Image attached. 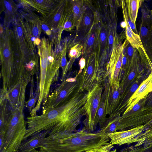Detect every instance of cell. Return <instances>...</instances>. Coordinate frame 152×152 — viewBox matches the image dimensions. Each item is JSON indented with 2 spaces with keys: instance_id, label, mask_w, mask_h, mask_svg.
I'll return each mask as SVG.
<instances>
[{
  "instance_id": "obj_39",
  "label": "cell",
  "mask_w": 152,
  "mask_h": 152,
  "mask_svg": "<svg viewBox=\"0 0 152 152\" xmlns=\"http://www.w3.org/2000/svg\"><path fill=\"white\" fill-rule=\"evenodd\" d=\"M148 32V29L145 27H142V28L141 30V34L142 36L146 35Z\"/></svg>"
},
{
  "instance_id": "obj_22",
  "label": "cell",
  "mask_w": 152,
  "mask_h": 152,
  "mask_svg": "<svg viewBox=\"0 0 152 152\" xmlns=\"http://www.w3.org/2000/svg\"><path fill=\"white\" fill-rule=\"evenodd\" d=\"M123 17L124 21L126 23V36L127 40L132 46L137 49H143V46L140 36L135 33L130 27L128 23L129 17L128 15L124 1H121Z\"/></svg>"
},
{
  "instance_id": "obj_27",
  "label": "cell",
  "mask_w": 152,
  "mask_h": 152,
  "mask_svg": "<svg viewBox=\"0 0 152 152\" xmlns=\"http://www.w3.org/2000/svg\"><path fill=\"white\" fill-rule=\"evenodd\" d=\"M106 115L104 99L102 96L95 120L94 127L95 129L98 124L99 125L101 129L104 126L107 118H106Z\"/></svg>"
},
{
  "instance_id": "obj_14",
  "label": "cell",
  "mask_w": 152,
  "mask_h": 152,
  "mask_svg": "<svg viewBox=\"0 0 152 152\" xmlns=\"http://www.w3.org/2000/svg\"><path fill=\"white\" fill-rule=\"evenodd\" d=\"M104 82V90L102 96L104 99L106 114L110 115L119 105L122 90L120 86L111 85L107 81Z\"/></svg>"
},
{
  "instance_id": "obj_26",
  "label": "cell",
  "mask_w": 152,
  "mask_h": 152,
  "mask_svg": "<svg viewBox=\"0 0 152 152\" xmlns=\"http://www.w3.org/2000/svg\"><path fill=\"white\" fill-rule=\"evenodd\" d=\"M120 112L116 111L109 115L104 126L102 129L107 134L118 130L120 117Z\"/></svg>"
},
{
  "instance_id": "obj_17",
  "label": "cell",
  "mask_w": 152,
  "mask_h": 152,
  "mask_svg": "<svg viewBox=\"0 0 152 152\" xmlns=\"http://www.w3.org/2000/svg\"><path fill=\"white\" fill-rule=\"evenodd\" d=\"M152 91V72L148 77L140 84L133 95L125 103L127 108L123 114L131 110L134 107L141 99Z\"/></svg>"
},
{
  "instance_id": "obj_10",
  "label": "cell",
  "mask_w": 152,
  "mask_h": 152,
  "mask_svg": "<svg viewBox=\"0 0 152 152\" xmlns=\"http://www.w3.org/2000/svg\"><path fill=\"white\" fill-rule=\"evenodd\" d=\"M119 38L114 46L108 62L106 66L104 81L110 85L120 86L121 77L123 45Z\"/></svg>"
},
{
  "instance_id": "obj_18",
  "label": "cell",
  "mask_w": 152,
  "mask_h": 152,
  "mask_svg": "<svg viewBox=\"0 0 152 152\" xmlns=\"http://www.w3.org/2000/svg\"><path fill=\"white\" fill-rule=\"evenodd\" d=\"M97 18L96 11L94 23L91 29L79 43L83 47L82 55L86 61L94 53L97 36Z\"/></svg>"
},
{
  "instance_id": "obj_33",
  "label": "cell",
  "mask_w": 152,
  "mask_h": 152,
  "mask_svg": "<svg viewBox=\"0 0 152 152\" xmlns=\"http://www.w3.org/2000/svg\"><path fill=\"white\" fill-rule=\"evenodd\" d=\"M113 147V145L110 142L106 145L88 150L85 152H110Z\"/></svg>"
},
{
  "instance_id": "obj_43",
  "label": "cell",
  "mask_w": 152,
  "mask_h": 152,
  "mask_svg": "<svg viewBox=\"0 0 152 152\" xmlns=\"http://www.w3.org/2000/svg\"><path fill=\"white\" fill-rule=\"evenodd\" d=\"M140 107V105L138 104H136L132 108V110L134 111H137V110L139 109Z\"/></svg>"
},
{
  "instance_id": "obj_24",
  "label": "cell",
  "mask_w": 152,
  "mask_h": 152,
  "mask_svg": "<svg viewBox=\"0 0 152 152\" xmlns=\"http://www.w3.org/2000/svg\"><path fill=\"white\" fill-rule=\"evenodd\" d=\"M87 0L68 1L67 7L73 19L76 26L85 10Z\"/></svg>"
},
{
  "instance_id": "obj_2",
  "label": "cell",
  "mask_w": 152,
  "mask_h": 152,
  "mask_svg": "<svg viewBox=\"0 0 152 152\" xmlns=\"http://www.w3.org/2000/svg\"><path fill=\"white\" fill-rule=\"evenodd\" d=\"M107 134L100 129L96 132L85 127L71 133H51L45 138L41 148L47 152H85L110 142Z\"/></svg>"
},
{
  "instance_id": "obj_13",
  "label": "cell",
  "mask_w": 152,
  "mask_h": 152,
  "mask_svg": "<svg viewBox=\"0 0 152 152\" xmlns=\"http://www.w3.org/2000/svg\"><path fill=\"white\" fill-rule=\"evenodd\" d=\"M96 8L91 1L87 0L85 11L76 27L75 39V44L80 42L91 29L94 23Z\"/></svg>"
},
{
  "instance_id": "obj_34",
  "label": "cell",
  "mask_w": 152,
  "mask_h": 152,
  "mask_svg": "<svg viewBox=\"0 0 152 152\" xmlns=\"http://www.w3.org/2000/svg\"><path fill=\"white\" fill-rule=\"evenodd\" d=\"M41 26L42 31H44L48 36L52 35L53 32L46 23L41 19Z\"/></svg>"
},
{
  "instance_id": "obj_38",
  "label": "cell",
  "mask_w": 152,
  "mask_h": 152,
  "mask_svg": "<svg viewBox=\"0 0 152 152\" xmlns=\"http://www.w3.org/2000/svg\"><path fill=\"white\" fill-rule=\"evenodd\" d=\"M133 51L134 50L132 47L129 46L128 48L127 52L129 56H132L133 54Z\"/></svg>"
},
{
  "instance_id": "obj_3",
  "label": "cell",
  "mask_w": 152,
  "mask_h": 152,
  "mask_svg": "<svg viewBox=\"0 0 152 152\" xmlns=\"http://www.w3.org/2000/svg\"><path fill=\"white\" fill-rule=\"evenodd\" d=\"M40 45L37 46L40 59V73L38 87L36 93L38 98L33 111L37 113L42 103L45 104L50 94L51 85L57 81L61 67V56L53 50V40L50 41L44 37Z\"/></svg>"
},
{
  "instance_id": "obj_21",
  "label": "cell",
  "mask_w": 152,
  "mask_h": 152,
  "mask_svg": "<svg viewBox=\"0 0 152 152\" xmlns=\"http://www.w3.org/2000/svg\"><path fill=\"white\" fill-rule=\"evenodd\" d=\"M31 9L24 7L23 11H20L19 15L29 23L33 36L36 39L40 38L42 31L40 18Z\"/></svg>"
},
{
  "instance_id": "obj_44",
  "label": "cell",
  "mask_w": 152,
  "mask_h": 152,
  "mask_svg": "<svg viewBox=\"0 0 152 152\" xmlns=\"http://www.w3.org/2000/svg\"><path fill=\"white\" fill-rule=\"evenodd\" d=\"M121 26L123 28H126V25L125 21L122 22L120 24Z\"/></svg>"
},
{
  "instance_id": "obj_41",
  "label": "cell",
  "mask_w": 152,
  "mask_h": 152,
  "mask_svg": "<svg viewBox=\"0 0 152 152\" xmlns=\"http://www.w3.org/2000/svg\"><path fill=\"white\" fill-rule=\"evenodd\" d=\"M135 74L134 72H131L130 73L128 76V79L129 80H131L134 77Z\"/></svg>"
},
{
  "instance_id": "obj_40",
  "label": "cell",
  "mask_w": 152,
  "mask_h": 152,
  "mask_svg": "<svg viewBox=\"0 0 152 152\" xmlns=\"http://www.w3.org/2000/svg\"><path fill=\"white\" fill-rule=\"evenodd\" d=\"M138 87L137 84H134L131 87V91L132 92L135 91L138 88Z\"/></svg>"
},
{
  "instance_id": "obj_8",
  "label": "cell",
  "mask_w": 152,
  "mask_h": 152,
  "mask_svg": "<svg viewBox=\"0 0 152 152\" xmlns=\"http://www.w3.org/2000/svg\"><path fill=\"white\" fill-rule=\"evenodd\" d=\"M80 87L78 75L65 79L49 95L42 107L43 113L60 106L68 100Z\"/></svg>"
},
{
  "instance_id": "obj_23",
  "label": "cell",
  "mask_w": 152,
  "mask_h": 152,
  "mask_svg": "<svg viewBox=\"0 0 152 152\" xmlns=\"http://www.w3.org/2000/svg\"><path fill=\"white\" fill-rule=\"evenodd\" d=\"M1 11L5 13L4 25L9 27L15 20L18 12V7L15 3L12 0H1Z\"/></svg>"
},
{
  "instance_id": "obj_7",
  "label": "cell",
  "mask_w": 152,
  "mask_h": 152,
  "mask_svg": "<svg viewBox=\"0 0 152 152\" xmlns=\"http://www.w3.org/2000/svg\"><path fill=\"white\" fill-rule=\"evenodd\" d=\"M12 23L11 34L15 61L25 64L32 60L38 62L37 55L32 52L24 38L19 13Z\"/></svg>"
},
{
  "instance_id": "obj_15",
  "label": "cell",
  "mask_w": 152,
  "mask_h": 152,
  "mask_svg": "<svg viewBox=\"0 0 152 152\" xmlns=\"http://www.w3.org/2000/svg\"><path fill=\"white\" fill-rule=\"evenodd\" d=\"M143 125L129 129L116 131L107 134L113 145H122L137 142L135 138L142 132Z\"/></svg>"
},
{
  "instance_id": "obj_9",
  "label": "cell",
  "mask_w": 152,
  "mask_h": 152,
  "mask_svg": "<svg viewBox=\"0 0 152 152\" xmlns=\"http://www.w3.org/2000/svg\"><path fill=\"white\" fill-rule=\"evenodd\" d=\"M85 66L78 75L80 87L87 92L104 81V74L101 71L94 54L86 61Z\"/></svg>"
},
{
  "instance_id": "obj_42",
  "label": "cell",
  "mask_w": 152,
  "mask_h": 152,
  "mask_svg": "<svg viewBox=\"0 0 152 152\" xmlns=\"http://www.w3.org/2000/svg\"><path fill=\"white\" fill-rule=\"evenodd\" d=\"M31 152H47L44 150L42 148H40L39 150H37L36 149L32 151Z\"/></svg>"
},
{
  "instance_id": "obj_29",
  "label": "cell",
  "mask_w": 152,
  "mask_h": 152,
  "mask_svg": "<svg viewBox=\"0 0 152 152\" xmlns=\"http://www.w3.org/2000/svg\"><path fill=\"white\" fill-rule=\"evenodd\" d=\"M68 48L66 40H65L63 45V48L61 56V67L62 69V73L61 80L63 81L65 79L67 72L69 70V62L66 58V54Z\"/></svg>"
},
{
  "instance_id": "obj_28",
  "label": "cell",
  "mask_w": 152,
  "mask_h": 152,
  "mask_svg": "<svg viewBox=\"0 0 152 152\" xmlns=\"http://www.w3.org/2000/svg\"><path fill=\"white\" fill-rule=\"evenodd\" d=\"M140 0H129L126 1L128 16L131 21L135 24L137 17Z\"/></svg>"
},
{
  "instance_id": "obj_16",
  "label": "cell",
  "mask_w": 152,
  "mask_h": 152,
  "mask_svg": "<svg viewBox=\"0 0 152 152\" xmlns=\"http://www.w3.org/2000/svg\"><path fill=\"white\" fill-rule=\"evenodd\" d=\"M61 0H20L22 4L35 10L42 16V19H44L48 17L56 7Z\"/></svg>"
},
{
  "instance_id": "obj_11",
  "label": "cell",
  "mask_w": 152,
  "mask_h": 152,
  "mask_svg": "<svg viewBox=\"0 0 152 152\" xmlns=\"http://www.w3.org/2000/svg\"><path fill=\"white\" fill-rule=\"evenodd\" d=\"M32 77L25 74L15 78L10 88L7 91L6 98L11 107L15 109L23 110L25 106L26 86Z\"/></svg>"
},
{
  "instance_id": "obj_20",
  "label": "cell",
  "mask_w": 152,
  "mask_h": 152,
  "mask_svg": "<svg viewBox=\"0 0 152 152\" xmlns=\"http://www.w3.org/2000/svg\"><path fill=\"white\" fill-rule=\"evenodd\" d=\"M67 0H61L56 9L47 18L42 20L45 22L52 31H58L59 25L65 11Z\"/></svg>"
},
{
  "instance_id": "obj_32",
  "label": "cell",
  "mask_w": 152,
  "mask_h": 152,
  "mask_svg": "<svg viewBox=\"0 0 152 152\" xmlns=\"http://www.w3.org/2000/svg\"><path fill=\"white\" fill-rule=\"evenodd\" d=\"M118 152H152V145H132L125 148Z\"/></svg>"
},
{
  "instance_id": "obj_5",
  "label": "cell",
  "mask_w": 152,
  "mask_h": 152,
  "mask_svg": "<svg viewBox=\"0 0 152 152\" xmlns=\"http://www.w3.org/2000/svg\"><path fill=\"white\" fill-rule=\"evenodd\" d=\"M9 27L0 26L1 76L3 81L2 89L7 91L11 88L15 76V63L11 37Z\"/></svg>"
},
{
  "instance_id": "obj_4",
  "label": "cell",
  "mask_w": 152,
  "mask_h": 152,
  "mask_svg": "<svg viewBox=\"0 0 152 152\" xmlns=\"http://www.w3.org/2000/svg\"><path fill=\"white\" fill-rule=\"evenodd\" d=\"M97 36L94 54L101 69H105L110 57L109 43H113L117 39L116 13L105 8L96 9Z\"/></svg>"
},
{
  "instance_id": "obj_31",
  "label": "cell",
  "mask_w": 152,
  "mask_h": 152,
  "mask_svg": "<svg viewBox=\"0 0 152 152\" xmlns=\"http://www.w3.org/2000/svg\"><path fill=\"white\" fill-rule=\"evenodd\" d=\"M34 76H32L31 81V86L30 94L28 100L25 103V106L28 109L30 112L35 107L36 103L37 101L38 96L37 94H34Z\"/></svg>"
},
{
  "instance_id": "obj_35",
  "label": "cell",
  "mask_w": 152,
  "mask_h": 152,
  "mask_svg": "<svg viewBox=\"0 0 152 152\" xmlns=\"http://www.w3.org/2000/svg\"><path fill=\"white\" fill-rule=\"evenodd\" d=\"M86 60L85 58L82 56L80 59L79 61V64L80 66V69L77 74V75H79L82 72L86 65Z\"/></svg>"
},
{
  "instance_id": "obj_37",
  "label": "cell",
  "mask_w": 152,
  "mask_h": 152,
  "mask_svg": "<svg viewBox=\"0 0 152 152\" xmlns=\"http://www.w3.org/2000/svg\"><path fill=\"white\" fill-rule=\"evenodd\" d=\"M4 131L0 132V150L2 148L4 141Z\"/></svg>"
},
{
  "instance_id": "obj_36",
  "label": "cell",
  "mask_w": 152,
  "mask_h": 152,
  "mask_svg": "<svg viewBox=\"0 0 152 152\" xmlns=\"http://www.w3.org/2000/svg\"><path fill=\"white\" fill-rule=\"evenodd\" d=\"M140 145L144 146L152 145V137L145 139L140 143L138 146Z\"/></svg>"
},
{
  "instance_id": "obj_25",
  "label": "cell",
  "mask_w": 152,
  "mask_h": 152,
  "mask_svg": "<svg viewBox=\"0 0 152 152\" xmlns=\"http://www.w3.org/2000/svg\"><path fill=\"white\" fill-rule=\"evenodd\" d=\"M19 15L21 26L26 40L33 53L37 55L36 53L35 44L36 38L33 36L28 22L24 20L20 15Z\"/></svg>"
},
{
  "instance_id": "obj_30",
  "label": "cell",
  "mask_w": 152,
  "mask_h": 152,
  "mask_svg": "<svg viewBox=\"0 0 152 152\" xmlns=\"http://www.w3.org/2000/svg\"><path fill=\"white\" fill-rule=\"evenodd\" d=\"M83 50V45L79 43L75 44L70 48L68 54V56L70 59L69 61V69L71 68L72 64L75 59L82 54Z\"/></svg>"
},
{
  "instance_id": "obj_12",
  "label": "cell",
  "mask_w": 152,
  "mask_h": 152,
  "mask_svg": "<svg viewBox=\"0 0 152 152\" xmlns=\"http://www.w3.org/2000/svg\"><path fill=\"white\" fill-rule=\"evenodd\" d=\"M103 87L101 84L96 86L88 92V96L86 104V118L84 124L86 130L93 132L95 130L94 122L102 95Z\"/></svg>"
},
{
  "instance_id": "obj_6",
  "label": "cell",
  "mask_w": 152,
  "mask_h": 152,
  "mask_svg": "<svg viewBox=\"0 0 152 152\" xmlns=\"http://www.w3.org/2000/svg\"><path fill=\"white\" fill-rule=\"evenodd\" d=\"M23 110L13 109L4 129V141L0 152H18L27 129Z\"/></svg>"
},
{
  "instance_id": "obj_19",
  "label": "cell",
  "mask_w": 152,
  "mask_h": 152,
  "mask_svg": "<svg viewBox=\"0 0 152 152\" xmlns=\"http://www.w3.org/2000/svg\"><path fill=\"white\" fill-rule=\"evenodd\" d=\"M52 129L37 133L24 140L20 144L18 152H31L37 148H42L45 138Z\"/></svg>"
},
{
  "instance_id": "obj_1",
  "label": "cell",
  "mask_w": 152,
  "mask_h": 152,
  "mask_svg": "<svg viewBox=\"0 0 152 152\" xmlns=\"http://www.w3.org/2000/svg\"><path fill=\"white\" fill-rule=\"evenodd\" d=\"M88 92L79 87L65 103L27 118V129L24 140L37 133L52 129L51 133H71L76 130L82 118L86 115V104Z\"/></svg>"
}]
</instances>
